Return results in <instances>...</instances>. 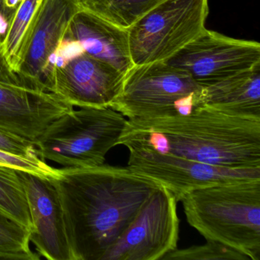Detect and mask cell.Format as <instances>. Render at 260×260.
Segmentation results:
<instances>
[{"instance_id": "obj_13", "label": "cell", "mask_w": 260, "mask_h": 260, "mask_svg": "<svg viewBox=\"0 0 260 260\" xmlns=\"http://www.w3.org/2000/svg\"><path fill=\"white\" fill-rule=\"evenodd\" d=\"M19 171L26 191L33 228L30 241L48 260H72L57 190L51 179Z\"/></svg>"}, {"instance_id": "obj_14", "label": "cell", "mask_w": 260, "mask_h": 260, "mask_svg": "<svg viewBox=\"0 0 260 260\" xmlns=\"http://www.w3.org/2000/svg\"><path fill=\"white\" fill-rule=\"evenodd\" d=\"M64 37L77 42L86 54L112 65L124 74L135 66L131 57L128 30L90 13L77 12Z\"/></svg>"}, {"instance_id": "obj_23", "label": "cell", "mask_w": 260, "mask_h": 260, "mask_svg": "<svg viewBox=\"0 0 260 260\" xmlns=\"http://www.w3.org/2000/svg\"><path fill=\"white\" fill-rule=\"evenodd\" d=\"M0 80L7 83H16V84L24 85L21 82L20 79L17 75L12 72L6 63L5 60L0 53Z\"/></svg>"}, {"instance_id": "obj_21", "label": "cell", "mask_w": 260, "mask_h": 260, "mask_svg": "<svg viewBox=\"0 0 260 260\" xmlns=\"http://www.w3.org/2000/svg\"><path fill=\"white\" fill-rule=\"evenodd\" d=\"M0 164L13 167L20 171L28 172L46 179L58 177V169L54 168L42 159H30L0 151Z\"/></svg>"}, {"instance_id": "obj_4", "label": "cell", "mask_w": 260, "mask_h": 260, "mask_svg": "<svg viewBox=\"0 0 260 260\" xmlns=\"http://www.w3.org/2000/svg\"><path fill=\"white\" fill-rule=\"evenodd\" d=\"M127 118L110 107H82L59 117L35 141L39 156L62 167H98L118 145Z\"/></svg>"}, {"instance_id": "obj_18", "label": "cell", "mask_w": 260, "mask_h": 260, "mask_svg": "<svg viewBox=\"0 0 260 260\" xmlns=\"http://www.w3.org/2000/svg\"><path fill=\"white\" fill-rule=\"evenodd\" d=\"M0 208L32 231L28 198L19 171L0 164Z\"/></svg>"}, {"instance_id": "obj_15", "label": "cell", "mask_w": 260, "mask_h": 260, "mask_svg": "<svg viewBox=\"0 0 260 260\" xmlns=\"http://www.w3.org/2000/svg\"><path fill=\"white\" fill-rule=\"evenodd\" d=\"M198 107L235 116L260 118V65L203 86Z\"/></svg>"}, {"instance_id": "obj_24", "label": "cell", "mask_w": 260, "mask_h": 260, "mask_svg": "<svg viewBox=\"0 0 260 260\" xmlns=\"http://www.w3.org/2000/svg\"><path fill=\"white\" fill-rule=\"evenodd\" d=\"M23 0H0L3 14L10 25L16 10Z\"/></svg>"}, {"instance_id": "obj_1", "label": "cell", "mask_w": 260, "mask_h": 260, "mask_svg": "<svg viewBox=\"0 0 260 260\" xmlns=\"http://www.w3.org/2000/svg\"><path fill=\"white\" fill-rule=\"evenodd\" d=\"M51 179L72 260H102L159 186L127 167H62Z\"/></svg>"}, {"instance_id": "obj_7", "label": "cell", "mask_w": 260, "mask_h": 260, "mask_svg": "<svg viewBox=\"0 0 260 260\" xmlns=\"http://www.w3.org/2000/svg\"><path fill=\"white\" fill-rule=\"evenodd\" d=\"M124 77L63 36L50 59L45 88L73 106L111 107L122 90Z\"/></svg>"}, {"instance_id": "obj_25", "label": "cell", "mask_w": 260, "mask_h": 260, "mask_svg": "<svg viewBox=\"0 0 260 260\" xmlns=\"http://www.w3.org/2000/svg\"><path fill=\"white\" fill-rule=\"evenodd\" d=\"M9 23L6 20L4 14H3L2 9H1V4H0V45L1 42L4 40L5 37L6 33H7V29H8Z\"/></svg>"}, {"instance_id": "obj_12", "label": "cell", "mask_w": 260, "mask_h": 260, "mask_svg": "<svg viewBox=\"0 0 260 260\" xmlns=\"http://www.w3.org/2000/svg\"><path fill=\"white\" fill-rule=\"evenodd\" d=\"M79 11L71 0H42L18 72L24 85L47 91L50 59Z\"/></svg>"}, {"instance_id": "obj_11", "label": "cell", "mask_w": 260, "mask_h": 260, "mask_svg": "<svg viewBox=\"0 0 260 260\" xmlns=\"http://www.w3.org/2000/svg\"><path fill=\"white\" fill-rule=\"evenodd\" d=\"M74 109L48 91L0 80V129L35 141L54 120Z\"/></svg>"}, {"instance_id": "obj_2", "label": "cell", "mask_w": 260, "mask_h": 260, "mask_svg": "<svg viewBox=\"0 0 260 260\" xmlns=\"http://www.w3.org/2000/svg\"><path fill=\"white\" fill-rule=\"evenodd\" d=\"M127 144L217 167L260 168V118L205 107L185 115L127 118L118 145Z\"/></svg>"}, {"instance_id": "obj_6", "label": "cell", "mask_w": 260, "mask_h": 260, "mask_svg": "<svg viewBox=\"0 0 260 260\" xmlns=\"http://www.w3.org/2000/svg\"><path fill=\"white\" fill-rule=\"evenodd\" d=\"M208 0H164L128 28L135 66L166 61L206 29Z\"/></svg>"}, {"instance_id": "obj_8", "label": "cell", "mask_w": 260, "mask_h": 260, "mask_svg": "<svg viewBox=\"0 0 260 260\" xmlns=\"http://www.w3.org/2000/svg\"><path fill=\"white\" fill-rule=\"evenodd\" d=\"M177 203L173 193L159 185L102 260H162L177 249Z\"/></svg>"}, {"instance_id": "obj_20", "label": "cell", "mask_w": 260, "mask_h": 260, "mask_svg": "<svg viewBox=\"0 0 260 260\" xmlns=\"http://www.w3.org/2000/svg\"><path fill=\"white\" fill-rule=\"evenodd\" d=\"M162 260H250L240 251L214 240L199 246L176 249Z\"/></svg>"}, {"instance_id": "obj_10", "label": "cell", "mask_w": 260, "mask_h": 260, "mask_svg": "<svg viewBox=\"0 0 260 260\" xmlns=\"http://www.w3.org/2000/svg\"><path fill=\"white\" fill-rule=\"evenodd\" d=\"M165 62L184 70L199 84L206 86L260 65V45L206 28Z\"/></svg>"}, {"instance_id": "obj_3", "label": "cell", "mask_w": 260, "mask_h": 260, "mask_svg": "<svg viewBox=\"0 0 260 260\" xmlns=\"http://www.w3.org/2000/svg\"><path fill=\"white\" fill-rule=\"evenodd\" d=\"M187 221L206 240L260 260V179H241L189 191L182 200Z\"/></svg>"}, {"instance_id": "obj_16", "label": "cell", "mask_w": 260, "mask_h": 260, "mask_svg": "<svg viewBox=\"0 0 260 260\" xmlns=\"http://www.w3.org/2000/svg\"><path fill=\"white\" fill-rule=\"evenodd\" d=\"M42 0H23L13 16L5 37L0 45V53L12 72L18 76L26 47Z\"/></svg>"}, {"instance_id": "obj_5", "label": "cell", "mask_w": 260, "mask_h": 260, "mask_svg": "<svg viewBox=\"0 0 260 260\" xmlns=\"http://www.w3.org/2000/svg\"><path fill=\"white\" fill-rule=\"evenodd\" d=\"M203 86L165 61L134 66L110 108L126 118L185 115L199 106Z\"/></svg>"}, {"instance_id": "obj_22", "label": "cell", "mask_w": 260, "mask_h": 260, "mask_svg": "<svg viewBox=\"0 0 260 260\" xmlns=\"http://www.w3.org/2000/svg\"><path fill=\"white\" fill-rule=\"evenodd\" d=\"M0 151L26 159H42L33 141L2 129H0Z\"/></svg>"}, {"instance_id": "obj_9", "label": "cell", "mask_w": 260, "mask_h": 260, "mask_svg": "<svg viewBox=\"0 0 260 260\" xmlns=\"http://www.w3.org/2000/svg\"><path fill=\"white\" fill-rule=\"evenodd\" d=\"M124 146L129 150L127 168L167 188L177 202H181L189 191L208 185L241 179H260V168L217 167L159 153L144 146L132 144Z\"/></svg>"}, {"instance_id": "obj_17", "label": "cell", "mask_w": 260, "mask_h": 260, "mask_svg": "<svg viewBox=\"0 0 260 260\" xmlns=\"http://www.w3.org/2000/svg\"><path fill=\"white\" fill-rule=\"evenodd\" d=\"M80 11L128 29L164 0H71Z\"/></svg>"}, {"instance_id": "obj_19", "label": "cell", "mask_w": 260, "mask_h": 260, "mask_svg": "<svg viewBox=\"0 0 260 260\" xmlns=\"http://www.w3.org/2000/svg\"><path fill=\"white\" fill-rule=\"evenodd\" d=\"M31 231L0 208V260H39L31 249Z\"/></svg>"}]
</instances>
